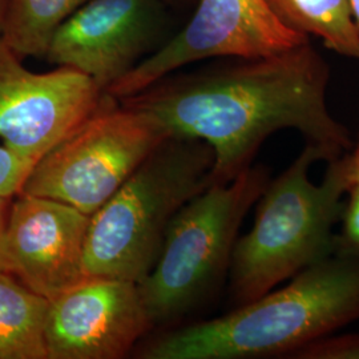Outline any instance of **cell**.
Masks as SVG:
<instances>
[{"instance_id": "obj_1", "label": "cell", "mask_w": 359, "mask_h": 359, "mask_svg": "<svg viewBox=\"0 0 359 359\" xmlns=\"http://www.w3.org/2000/svg\"><path fill=\"white\" fill-rule=\"evenodd\" d=\"M330 68L310 41L281 53L163 77L118 100L152 118L168 137L206 142L215 154L210 185L253 165L262 144L298 130L330 163L353 145L327 107Z\"/></svg>"}, {"instance_id": "obj_2", "label": "cell", "mask_w": 359, "mask_h": 359, "mask_svg": "<svg viewBox=\"0 0 359 359\" xmlns=\"http://www.w3.org/2000/svg\"><path fill=\"white\" fill-rule=\"evenodd\" d=\"M359 320V256L334 250L280 290L156 339L145 359H292Z\"/></svg>"}, {"instance_id": "obj_3", "label": "cell", "mask_w": 359, "mask_h": 359, "mask_svg": "<svg viewBox=\"0 0 359 359\" xmlns=\"http://www.w3.org/2000/svg\"><path fill=\"white\" fill-rule=\"evenodd\" d=\"M317 161H323L321 152L306 144L257 200L253 228L237 238L231 255L228 278L234 308L333 255L334 226L348 191L346 154L327 163L321 184L310 180Z\"/></svg>"}, {"instance_id": "obj_4", "label": "cell", "mask_w": 359, "mask_h": 359, "mask_svg": "<svg viewBox=\"0 0 359 359\" xmlns=\"http://www.w3.org/2000/svg\"><path fill=\"white\" fill-rule=\"evenodd\" d=\"M213 149L168 137L95 215L84 252L86 278L139 283L154 268L170 221L210 185Z\"/></svg>"}, {"instance_id": "obj_5", "label": "cell", "mask_w": 359, "mask_h": 359, "mask_svg": "<svg viewBox=\"0 0 359 359\" xmlns=\"http://www.w3.org/2000/svg\"><path fill=\"white\" fill-rule=\"evenodd\" d=\"M269 180L268 168L252 165L231 182L209 185L176 213L154 268L137 283L152 326L179 321L217 294L240 226Z\"/></svg>"}, {"instance_id": "obj_6", "label": "cell", "mask_w": 359, "mask_h": 359, "mask_svg": "<svg viewBox=\"0 0 359 359\" xmlns=\"http://www.w3.org/2000/svg\"><path fill=\"white\" fill-rule=\"evenodd\" d=\"M167 139L152 118L112 96L39 160L20 193L53 198L92 216Z\"/></svg>"}, {"instance_id": "obj_7", "label": "cell", "mask_w": 359, "mask_h": 359, "mask_svg": "<svg viewBox=\"0 0 359 359\" xmlns=\"http://www.w3.org/2000/svg\"><path fill=\"white\" fill-rule=\"evenodd\" d=\"M308 41L309 36L283 25L266 0H197L187 26L105 92L121 100L196 62L256 59Z\"/></svg>"}, {"instance_id": "obj_8", "label": "cell", "mask_w": 359, "mask_h": 359, "mask_svg": "<svg viewBox=\"0 0 359 359\" xmlns=\"http://www.w3.org/2000/svg\"><path fill=\"white\" fill-rule=\"evenodd\" d=\"M111 97L74 68L27 69L0 39V139L15 154L36 164Z\"/></svg>"}, {"instance_id": "obj_9", "label": "cell", "mask_w": 359, "mask_h": 359, "mask_svg": "<svg viewBox=\"0 0 359 359\" xmlns=\"http://www.w3.org/2000/svg\"><path fill=\"white\" fill-rule=\"evenodd\" d=\"M168 10L160 0H90L56 29L44 59L107 90L167 41Z\"/></svg>"}, {"instance_id": "obj_10", "label": "cell", "mask_w": 359, "mask_h": 359, "mask_svg": "<svg viewBox=\"0 0 359 359\" xmlns=\"http://www.w3.org/2000/svg\"><path fill=\"white\" fill-rule=\"evenodd\" d=\"M151 327L137 283L86 278L48 304V359L123 358Z\"/></svg>"}, {"instance_id": "obj_11", "label": "cell", "mask_w": 359, "mask_h": 359, "mask_svg": "<svg viewBox=\"0 0 359 359\" xmlns=\"http://www.w3.org/2000/svg\"><path fill=\"white\" fill-rule=\"evenodd\" d=\"M90 222V216L65 203L19 193L6 233L10 274L48 301L86 280Z\"/></svg>"}, {"instance_id": "obj_12", "label": "cell", "mask_w": 359, "mask_h": 359, "mask_svg": "<svg viewBox=\"0 0 359 359\" xmlns=\"http://www.w3.org/2000/svg\"><path fill=\"white\" fill-rule=\"evenodd\" d=\"M48 304L10 273L0 271V359H48Z\"/></svg>"}, {"instance_id": "obj_13", "label": "cell", "mask_w": 359, "mask_h": 359, "mask_svg": "<svg viewBox=\"0 0 359 359\" xmlns=\"http://www.w3.org/2000/svg\"><path fill=\"white\" fill-rule=\"evenodd\" d=\"M278 20L306 36H317L342 56L359 60V28L348 0H266Z\"/></svg>"}, {"instance_id": "obj_14", "label": "cell", "mask_w": 359, "mask_h": 359, "mask_svg": "<svg viewBox=\"0 0 359 359\" xmlns=\"http://www.w3.org/2000/svg\"><path fill=\"white\" fill-rule=\"evenodd\" d=\"M90 0H8L1 40L22 60L46 57L56 29Z\"/></svg>"}, {"instance_id": "obj_15", "label": "cell", "mask_w": 359, "mask_h": 359, "mask_svg": "<svg viewBox=\"0 0 359 359\" xmlns=\"http://www.w3.org/2000/svg\"><path fill=\"white\" fill-rule=\"evenodd\" d=\"M292 359H359V334H332L298 350Z\"/></svg>"}, {"instance_id": "obj_16", "label": "cell", "mask_w": 359, "mask_h": 359, "mask_svg": "<svg viewBox=\"0 0 359 359\" xmlns=\"http://www.w3.org/2000/svg\"><path fill=\"white\" fill-rule=\"evenodd\" d=\"M35 163L0 145V194L13 197L22 192Z\"/></svg>"}, {"instance_id": "obj_17", "label": "cell", "mask_w": 359, "mask_h": 359, "mask_svg": "<svg viewBox=\"0 0 359 359\" xmlns=\"http://www.w3.org/2000/svg\"><path fill=\"white\" fill-rule=\"evenodd\" d=\"M342 212V229L335 237V250L359 256V192H350Z\"/></svg>"}, {"instance_id": "obj_18", "label": "cell", "mask_w": 359, "mask_h": 359, "mask_svg": "<svg viewBox=\"0 0 359 359\" xmlns=\"http://www.w3.org/2000/svg\"><path fill=\"white\" fill-rule=\"evenodd\" d=\"M8 200L10 197H4L0 194V271L10 273V265L7 258L6 249V233H7V221H8Z\"/></svg>"}, {"instance_id": "obj_19", "label": "cell", "mask_w": 359, "mask_h": 359, "mask_svg": "<svg viewBox=\"0 0 359 359\" xmlns=\"http://www.w3.org/2000/svg\"><path fill=\"white\" fill-rule=\"evenodd\" d=\"M347 179H348V191L359 192V135L358 140L354 142L353 148L346 154Z\"/></svg>"}, {"instance_id": "obj_20", "label": "cell", "mask_w": 359, "mask_h": 359, "mask_svg": "<svg viewBox=\"0 0 359 359\" xmlns=\"http://www.w3.org/2000/svg\"><path fill=\"white\" fill-rule=\"evenodd\" d=\"M160 1L164 3L168 8H170V10L189 8L197 3V0H160Z\"/></svg>"}, {"instance_id": "obj_21", "label": "cell", "mask_w": 359, "mask_h": 359, "mask_svg": "<svg viewBox=\"0 0 359 359\" xmlns=\"http://www.w3.org/2000/svg\"><path fill=\"white\" fill-rule=\"evenodd\" d=\"M348 6L353 13V18L355 20V25L359 28V0H348Z\"/></svg>"}, {"instance_id": "obj_22", "label": "cell", "mask_w": 359, "mask_h": 359, "mask_svg": "<svg viewBox=\"0 0 359 359\" xmlns=\"http://www.w3.org/2000/svg\"><path fill=\"white\" fill-rule=\"evenodd\" d=\"M7 3H8V0H0V38H1V31H3V26H4Z\"/></svg>"}]
</instances>
